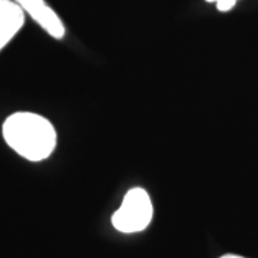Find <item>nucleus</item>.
I'll return each mask as SVG.
<instances>
[{"instance_id":"7ed1b4c3","label":"nucleus","mask_w":258,"mask_h":258,"mask_svg":"<svg viewBox=\"0 0 258 258\" xmlns=\"http://www.w3.org/2000/svg\"><path fill=\"white\" fill-rule=\"evenodd\" d=\"M23 12L33 19L50 37L62 40L66 35V28L60 16L47 5L45 0H15Z\"/></svg>"},{"instance_id":"20e7f679","label":"nucleus","mask_w":258,"mask_h":258,"mask_svg":"<svg viewBox=\"0 0 258 258\" xmlns=\"http://www.w3.org/2000/svg\"><path fill=\"white\" fill-rule=\"evenodd\" d=\"M25 15L15 0H0V52L23 28Z\"/></svg>"},{"instance_id":"423d86ee","label":"nucleus","mask_w":258,"mask_h":258,"mask_svg":"<svg viewBox=\"0 0 258 258\" xmlns=\"http://www.w3.org/2000/svg\"><path fill=\"white\" fill-rule=\"evenodd\" d=\"M220 258H245V257H241V255H235V254H227V255H222Z\"/></svg>"},{"instance_id":"39448f33","label":"nucleus","mask_w":258,"mask_h":258,"mask_svg":"<svg viewBox=\"0 0 258 258\" xmlns=\"http://www.w3.org/2000/svg\"><path fill=\"white\" fill-rule=\"evenodd\" d=\"M205 2L207 3H214L217 10L222 12V13L232 10L235 8V5L238 3V0H205Z\"/></svg>"},{"instance_id":"f03ea898","label":"nucleus","mask_w":258,"mask_h":258,"mask_svg":"<svg viewBox=\"0 0 258 258\" xmlns=\"http://www.w3.org/2000/svg\"><path fill=\"white\" fill-rule=\"evenodd\" d=\"M154 217V204L147 189L135 186L123 195L120 207L113 212V228L123 234H135L147 230Z\"/></svg>"},{"instance_id":"f257e3e1","label":"nucleus","mask_w":258,"mask_h":258,"mask_svg":"<svg viewBox=\"0 0 258 258\" xmlns=\"http://www.w3.org/2000/svg\"><path fill=\"white\" fill-rule=\"evenodd\" d=\"M2 135L10 149L30 162L47 159L57 145L53 123L35 112L20 111L9 115L2 125Z\"/></svg>"}]
</instances>
